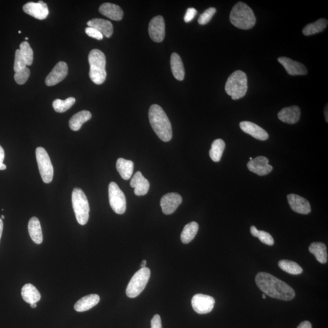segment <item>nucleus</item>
I'll return each instance as SVG.
<instances>
[{
  "mask_svg": "<svg viewBox=\"0 0 328 328\" xmlns=\"http://www.w3.org/2000/svg\"><path fill=\"white\" fill-rule=\"evenodd\" d=\"M19 51L24 57L27 66H31L33 63L34 54L30 45L28 41H24L19 45Z\"/></svg>",
  "mask_w": 328,
  "mask_h": 328,
  "instance_id": "35",
  "label": "nucleus"
},
{
  "mask_svg": "<svg viewBox=\"0 0 328 328\" xmlns=\"http://www.w3.org/2000/svg\"><path fill=\"white\" fill-rule=\"evenodd\" d=\"M324 114H325V118L326 122H327V105H326V109L325 108V111H324Z\"/></svg>",
  "mask_w": 328,
  "mask_h": 328,
  "instance_id": "48",
  "label": "nucleus"
},
{
  "mask_svg": "<svg viewBox=\"0 0 328 328\" xmlns=\"http://www.w3.org/2000/svg\"><path fill=\"white\" fill-rule=\"evenodd\" d=\"M199 230V225L196 222H191L185 226L181 235V242L184 244H188L194 238Z\"/></svg>",
  "mask_w": 328,
  "mask_h": 328,
  "instance_id": "30",
  "label": "nucleus"
},
{
  "mask_svg": "<svg viewBox=\"0 0 328 328\" xmlns=\"http://www.w3.org/2000/svg\"><path fill=\"white\" fill-rule=\"evenodd\" d=\"M248 89V77L241 70L235 71L229 76L225 86L226 92L233 100L245 97Z\"/></svg>",
  "mask_w": 328,
  "mask_h": 328,
  "instance_id": "5",
  "label": "nucleus"
},
{
  "mask_svg": "<svg viewBox=\"0 0 328 328\" xmlns=\"http://www.w3.org/2000/svg\"><path fill=\"white\" fill-rule=\"evenodd\" d=\"M259 230L256 228L255 226H252L251 227V234L255 237H258Z\"/></svg>",
  "mask_w": 328,
  "mask_h": 328,
  "instance_id": "45",
  "label": "nucleus"
},
{
  "mask_svg": "<svg viewBox=\"0 0 328 328\" xmlns=\"http://www.w3.org/2000/svg\"><path fill=\"white\" fill-rule=\"evenodd\" d=\"M289 204L295 212L308 215L311 212L309 201L297 194H290L288 195Z\"/></svg>",
  "mask_w": 328,
  "mask_h": 328,
  "instance_id": "16",
  "label": "nucleus"
},
{
  "mask_svg": "<svg viewBox=\"0 0 328 328\" xmlns=\"http://www.w3.org/2000/svg\"><path fill=\"white\" fill-rule=\"evenodd\" d=\"M29 76H30V70L27 67L25 69L15 73L14 79L16 83L18 84H24L27 82Z\"/></svg>",
  "mask_w": 328,
  "mask_h": 328,
  "instance_id": "38",
  "label": "nucleus"
},
{
  "mask_svg": "<svg viewBox=\"0 0 328 328\" xmlns=\"http://www.w3.org/2000/svg\"><path fill=\"white\" fill-rule=\"evenodd\" d=\"M230 20L235 27L248 30L254 27L256 17L252 9L245 3L238 2L233 6Z\"/></svg>",
  "mask_w": 328,
  "mask_h": 328,
  "instance_id": "3",
  "label": "nucleus"
},
{
  "mask_svg": "<svg viewBox=\"0 0 328 328\" xmlns=\"http://www.w3.org/2000/svg\"><path fill=\"white\" fill-rule=\"evenodd\" d=\"M109 201L114 212L119 215L125 212L126 201L124 193L115 182L109 185Z\"/></svg>",
  "mask_w": 328,
  "mask_h": 328,
  "instance_id": "9",
  "label": "nucleus"
},
{
  "mask_svg": "<svg viewBox=\"0 0 328 328\" xmlns=\"http://www.w3.org/2000/svg\"><path fill=\"white\" fill-rule=\"evenodd\" d=\"M171 72L175 79L179 81L184 79L185 70L183 61L177 53L171 54L170 58Z\"/></svg>",
  "mask_w": 328,
  "mask_h": 328,
  "instance_id": "26",
  "label": "nucleus"
},
{
  "mask_svg": "<svg viewBox=\"0 0 328 328\" xmlns=\"http://www.w3.org/2000/svg\"><path fill=\"white\" fill-rule=\"evenodd\" d=\"M257 238L265 245L272 246L274 244V239L273 237L269 233L263 230L259 232Z\"/></svg>",
  "mask_w": 328,
  "mask_h": 328,
  "instance_id": "39",
  "label": "nucleus"
},
{
  "mask_svg": "<svg viewBox=\"0 0 328 328\" xmlns=\"http://www.w3.org/2000/svg\"><path fill=\"white\" fill-rule=\"evenodd\" d=\"M116 168L123 180H128L132 176L134 163L132 161L119 158L116 162Z\"/></svg>",
  "mask_w": 328,
  "mask_h": 328,
  "instance_id": "28",
  "label": "nucleus"
},
{
  "mask_svg": "<svg viewBox=\"0 0 328 328\" xmlns=\"http://www.w3.org/2000/svg\"><path fill=\"white\" fill-rule=\"evenodd\" d=\"M31 307L32 308H35L37 307V303H32L31 304Z\"/></svg>",
  "mask_w": 328,
  "mask_h": 328,
  "instance_id": "49",
  "label": "nucleus"
},
{
  "mask_svg": "<svg viewBox=\"0 0 328 328\" xmlns=\"http://www.w3.org/2000/svg\"><path fill=\"white\" fill-rule=\"evenodd\" d=\"M3 230V222L1 218H0V240H1L2 233Z\"/></svg>",
  "mask_w": 328,
  "mask_h": 328,
  "instance_id": "46",
  "label": "nucleus"
},
{
  "mask_svg": "<svg viewBox=\"0 0 328 328\" xmlns=\"http://www.w3.org/2000/svg\"><path fill=\"white\" fill-rule=\"evenodd\" d=\"M90 66V77L96 84H101L106 80V57L99 50H93L89 56Z\"/></svg>",
  "mask_w": 328,
  "mask_h": 328,
  "instance_id": "4",
  "label": "nucleus"
},
{
  "mask_svg": "<svg viewBox=\"0 0 328 328\" xmlns=\"http://www.w3.org/2000/svg\"><path fill=\"white\" fill-rule=\"evenodd\" d=\"M18 33H19V34H21V31H19Z\"/></svg>",
  "mask_w": 328,
  "mask_h": 328,
  "instance_id": "54",
  "label": "nucleus"
},
{
  "mask_svg": "<svg viewBox=\"0 0 328 328\" xmlns=\"http://www.w3.org/2000/svg\"><path fill=\"white\" fill-rule=\"evenodd\" d=\"M253 160V159H252L251 157V158H250V161H251V160Z\"/></svg>",
  "mask_w": 328,
  "mask_h": 328,
  "instance_id": "52",
  "label": "nucleus"
},
{
  "mask_svg": "<svg viewBox=\"0 0 328 328\" xmlns=\"http://www.w3.org/2000/svg\"><path fill=\"white\" fill-rule=\"evenodd\" d=\"M328 22L326 19L320 18L313 24L308 25L303 29V34L306 36L320 33L326 29Z\"/></svg>",
  "mask_w": 328,
  "mask_h": 328,
  "instance_id": "31",
  "label": "nucleus"
},
{
  "mask_svg": "<svg viewBox=\"0 0 328 328\" xmlns=\"http://www.w3.org/2000/svg\"><path fill=\"white\" fill-rule=\"evenodd\" d=\"M151 272L147 268H141L129 281L126 290V295L129 298H136L139 296L144 290L149 279L150 278Z\"/></svg>",
  "mask_w": 328,
  "mask_h": 328,
  "instance_id": "7",
  "label": "nucleus"
},
{
  "mask_svg": "<svg viewBox=\"0 0 328 328\" xmlns=\"http://www.w3.org/2000/svg\"><path fill=\"white\" fill-rule=\"evenodd\" d=\"M23 10L26 14L38 19L47 18L49 15L48 5L42 1L28 3L24 6Z\"/></svg>",
  "mask_w": 328,
  "mask_h": 328,
  "instance_id": "14",
  "label": "nucleus"
},
{
  "mask_svg": "<svg viewBox=\"0 0 328 328\" xmlns=\"http://www.w3.org/2000/svg\"><path fill=\"white\" fill-rule=\"evenodd\" d=\"M27 64L26 63L24 57H22L20 51L17 50L15 51V61L14 70L15 73L18 72L19 71L25 69L27 68Z\"/></svg>",
  "mask_w": 328,
  "mask_h": 328,
  "instance_id": "37",
  "label": "nucleus"
},
{
  "mask_svg": "<svg viewBox=\"0 0 328 328\" xmlns=\"http://www.w3.org/2000/svg\"><path fill=\"white\" fill-rule=\"evenodd\" d=\"M301 111L298 106H292L282 109L278 114V118L281 121L289 124H294L299 121Z\"/></svg>",
  "mask_w": 328,
  "mask_h": 328,
  "instance_id": "20",
  "label": "nucleus"
},
{
  "mask_svg": "<svg viewBox=\"0 0 328 328\" xmlns=\"http://www.w3.org/2000/svg\"><path fill=\"white\" fill-rule=\"evenodd\" d=\"M86 34L89 37H92L98 40H102L103 35L100 32L97 30V29L93 28L88 27L85 29Z\"/></svg>",
  "mask_w": 328,
  "mask_h": 328,
  "instance_id": "40",
  "label": "nucleus"
},
{
  "mask_svg": "<svg viewBox=\"0 0 328 328\" xmlns=\"http://www.w3.org/2000/svg\"><path fill=\"white\" fill-rule=\"evenodd\" d=\"M278 61L283 66L287 72L291 76L306 75L308 74L306 67L297 61L286 57H279Z\"/></svg>",
  "mask_w": 328,
  "mask_h": 328,
  "instance_id": "17",
  "label": "nucleus"
},
{
  "mask_svg": "<svg viewBox=\"0 0 328 328\" xmlns=\"http://www.w3.org/2000/svg\"><path fill=\"white\" fill-rule=\"evenodd\" d=\"M146 265H147V261L143 260L142 263H141V267H142V268H145L146 267Z\"/></svg>",
  "mask_w": 328,
  "mask_h": 328,
  "instance_id": "47",
  "label": "nucleus"
},
{
  "mask_svg": "<svg viewBox=\"0 0 328 328\" xmlns=\"http://www.w3.org/2000/svg\"><path fill=\"white\" fill-rule=\"evenodd\" d=\"M25 39H26V40H28V37H26V38H25Z\"/></svg>",
  "mask_w": 328,
  "mask_h": 328,
  "instance_id": "53",
  "label": "nucleus"
},
{
  "mask_svg": "<svg viewBox=\"0 0 328 328\" xmlns=\"http://www.w3.org/2000/svg\"><path fill=\"white\" fill-rule=\"evenodd\" d=\"M278 266L282 271L292 275H299L303 272V269L294 261L282 259L278 262Z\"/></svg>",
  "mask_w": 328,
  "mask_h": 328,
  "instance_id": "33",
  "label": "nucleus"
},
{
  "mask_svg": "<svg viewBox=\"0 0 328 328\" xmlns=\"http://www.w3.org/2000/svg\"><path fill=\"white\" fill-rule=\"evenodd\" d=\"M240 128L243 132L259 141H266L269 138V135L264 129L255 123L243 121L239 123Z\"/></svg>",
  "mask_w": 328,
  "mask_h": 328,
  "instance_id": "18",
  "label": "nucleus"
},
{
  "mask_svg": "<svg viewBox=\"0 0 328 328\" xmlns=\"http://www.w3.org/2000/svg\"><path fill=\"white\" fill-rule=\"evenodd\" d=\"M148 33L152 41L161 43L165 38V22L162 16H157L151 19L149 24Z\"/></svg>",
  "mask_w": 328,
  "mask_h": 328,
  "instance_id": "11",
  "label": "nucleus"
},
{
  "mask_svg": "<svg viewBox=\"0 0 328 328\" xmlns=\"http://www.w3.org/2000/svg\"><path fill=\"white\" fill-rule=\"evenodd\" d=\"M28 231L32 241L37 245H40L43 242V233L37 217H32L28 223Z\"/></svg>",
  "mask_w": 328,
  "mask_h": 328,
  "instance_id": "24",
  "label": "nucleus"
},
{
  "mask_svg": "<svg viewBox=\"0 0 328 328\" xmlns=\"http://www.w3.org/2000/svg\"><path fill=\"white\" fill-rule=\"evenodd\" d=\"M35 155L42 180L46 184L51 183L54 177V168L47 151L43 148L38 147Z\"/></svg>",
  "mask_w": 328,
  "mask_h": 328,
  "instance_id": "8",
  "label": "nucleus"
},
{
  "mask_svg": "<svg viewBox=\"0 0 328 328\" xmlns=\"http://www.w3.org/2000/svg\"><path fill=\"white\" fill-rule=\"evenodd\" d=\"M75 102L76 99L74 97H69L64 100L56 99L53 103V106L55 111L62 113L71 108Z\"/></svg>",
  "mask_w": 328,
  "mask_h": 328,
  "instance_id": "34",
  "label": "nucleus"
},
{
  "mask_svg": "<svg viewBox=\"0 0 328 328\" xmlns=\"http://www.w3.org/2000/svg\"><path fill=\"white\" fill-rule=\"evenodd\" d=\"M72 204L77 222L80 225H85L89 222L90 209L87 197L80 188H75L73 190Z\"/></svg>",
  "mask_w": 328,
  "mask_h": 328,
  "instance_id": "6",
  "label": "nucleus"
},
{
  "mask_svg": "<svg viewBox=\"0 0 328 328\" xmlns=\"http://www.w3.org/2000/svg\"><path fill=\"white\" fill-rule=\"evenodd\" d=\"M226 147L225 142L221 139L214 141L209 151L210 157L214 162L220 161Z\"/></svg>",
  "mask_w": 328,
  "mask_h": 328,
  "instance_id": "32",
  "label": "nucleus"
},
{
  "mask_svg": "<svg viewBox=\"0 0 328 328\" xmlns=\"http://www.w3.org/2000/svg\"><path fill=\"white\" fill-rule=\"evenodd\" d=\"M1 217H2V219H3V220H4V219L5 218V216H4V215H2V216H1Z\"/></svg>",
  "mask_w": 328,
  "mask_h": 328,
  "instance_id": "51",
  "label": "nucleus"
},
{
  "mask_svg": "<svg viewBox=\"0 0 328 328\" xmlns=\"http://www.w3.org/2000/svg\"><path fill=\"white\" fill-rule=\"evenodd\" d=\"M183 201V198L180 194L169 193L162 196L161 200V206L165 215H171L180 206Z\"/></svg>",
  "mask_w": 328,
  "mask_h": 328,
  "instance_id": "12",
  "label": "nucleus"
},
{
  "mask_svg": "<svg viewBox=\"0 0 328 328\" xmlns=\"http://www.w3.org/2000/svg\"><path fill=\"white\" fill-rule=\"evenodd\" d=\"M92 117V113L86 110L76 113L70 120V128L73 131H79L83 123L89 121Z\"/></svg>",
  "mask_w": 328,
  "mask_h": 328,
  "instance_id": "27",
  "label": "nucleus"
},
{
  "mask_svg": "<svg viewBox=\"0 0 328 328\" xmlns=\"http://www.w3.org/2000/svg\"><path fill=\"white\" fill-rule=\"evenodd\" d=\"M100 297L97 294H90L81 298L74 305V310L77 312L89 311L99 303Z\"/></svg>",
  "mask_w": 328,
  "mask_h": 328,
  "instance_id": "23",
  "label": "nucleus"
},
{
  "mask_svg": "<svg viewBox=\"0 0 328 328\" xmlns=\"http://www.w3.org/2000/svg\"><path fill=\"white\" fill-rule=\"evenodd\" d=\"M151 328H162L161 319L160 315L154 316L151 321Z\"/></svg>",
  "mask_w": 328,
  "mask_h": 328,
  "instance_id": "42",
  "label": "nucleus"
},
{
  "mask_svg": "<svg viewBox=\"0 0 328 328\" xmlns=\"http://www.w3.org/2000/svg\"><path fill=\"white\" fill-rule=\"evenodd\" d=\"M309 251L321 264H325L327 263V248L324 243L319 242L312 243L310 246Z\"/></svg>",
  "mask_w": 328,
  "mask_h": 328,
  "instance_id": "29",
  "label": "nucleus"
},
{
  "mask_svg": "<svg viewBox=\"0 0 328 328\" xmlns=\"http://www.w3.org/2000/svg\"><path fill=\"white\" fill-rule=\"evenodd\" d=\"M215 303L214 298L202 294L194 295L191 300L193 310L200 314L210 313L213 310Z\"/></svg>",
  "mask_w": 328,
  "mask_h": 328,
  "instance_id": "10",
  "label": "nucleus"
},
{
  "mask_svg": "<svg viewBox=\"0 0 328 328\" xmlns=\"http://www.w3.org/2000/svg\"><path fill=\"white\" fill-rule=\"evenodd\" d=\"M5 159V151L1 145H0V170H5L6 169V165L3 164Z\"/></svg>",
  "mask_w": 328,
  "mask_h": 328,
  "instance_id": "43",
  "label": "nucleus"
},
{
  "mask_svg": "<svg viewBox=\"0 0 328 328\" xmlns=\"http://www.w3.org/2000/svg\"><path fill=\"white\" fill-rule=\"evenodd\" d=\"M297 328H312V324L308 321H304L299 324Z\"/></svg>",
  "mask_w": 328,
  "mask_h": 328,
  "instance_id": "44",
  "label": "nucleus"
},
{
  "mask_svg": "<svg viewBox=\"0 0 328 328\" xmlns=\"http://www.w3.org/2000/svg\"><path fill=\"white\" fill-rule=\"evenodd\" d=\"M262 297H263V298H264V299H265V298H266V294H263Z\"/></svg>",
  "mask_w": 328,
  "mask_h": 328,
  "instance_id": "50",
  "label": "nucleus"
},
{
  "mask_svg": "<svg viewBox=\"0 0 328 328\" xmlns=\"http://www.w3.org/2000/svg\"><path fill=\"white\" fill-rule=\"evenodd\" d=\"M89 27L97 29L103 37L110 38L113 33V27L111 22L101 18H94L87 23Z\"/></svg>",
  "mask_w": 328,
  "mask_h": 328,
  "instance_id": "22",
  "label": "nucleus"
},
{
  "mask_svg": "<svg viewBox=\"0 0 328 328\" xmlns=\"http://www.w3.org/2000/svg\"><path fill=\"white\" fill-rule=\"evenodd\" d=\"M216 9L215 8H210L206 10L202 14L200 15L198 18V23L201 25H206L209 23L211 19L212 18L213 15H215Z\"/></svg>",
  "mask_w": 328,
  "mask_h": 328,
  "instance_id": "36",
  "label": "nucleus"
},
{
  "mask_svg": "<svg viewBox=\"0 0 328 328\" xmlns=\"http://www.w3.org/2000/svg\"><path fill=\"white\" fill-rule=\"evenodd\" d=\"M255 281L259 290L272 298L290 301L295 296V292L290 286L268 273H258Z\"/></svg>",
  "mask_w": 328,
  "mask_h": 328,
  "instance_id": "1",
  "label": "nucleus"
},
{
  "mask_svg": "<svg viewBox=\"0 0 328 328\" xmlns=\"http://www.w3.org/2000/svg\"><path fill=\"white\" fill-rule=\"evenodd\" d=\"M99 12L105 17L112 20L121 21L123 18V12L119 6L106 3L100 6Z\"/></svg>",
  "mask_w": 328,
  "mask_h": 328,
  "instance_id": "21",
  "label": "nucleus"
},
{
  "mask_svg": "<svg viewBox=\"0 0 328 328\" xmlns=\"http://www.w3.org/2000/svg\"><path fill=\"white\" fill-rule=\"evenodd\" d=\"M23 299L29 304L37 303L40 301L41 295L37 289L32 284L28 283L24 286L21 292Z\"/></svg>",
  "mask_w": 328,
  "mask_h": 328,
  "instance_id": "25",
  "label": "nucleus"
},
{
  "mask_svg": "<svg viewBox=\"0 0 328 328\" xmlns=\"http://www.w3.org/2000/svg\"><path fill=\"white\" fill-rule=\"evenodd\" d=\"M149 121L158 138L164 142L170 141L173 136L170 121L164 110L160 105L154 104L148 112Z\"/></svg>",
  "mask_w": 328,
  "mask_h": 328,
  "instance_id": "2",
  "label": "nucleus"
},
{
  "mask_svg": "<svg viewBox=\"0 0 328 328\" xmlns=\"http://www.w3.org/2000/svg\"><path fill=\"white\" fill-rule=\"evenodd\" d=\"M68 73V67L64 61H59L47 76L45 83L49 86L56 85L65 79Z\"/></svg>",
  "mask_w": 328,
  "mask_h": 328,
  "instance_id": "13",
  "label": "nucleus"
},
{
  "mask_svg": "<svg viewBox=\"0 0 328 328\" xmlns=\"http://www.w3.org/2000/svg\"><path fill=\"white\" fill-rule=\"evenodd\" d=\"M130 186L135 188V193L137 196H144L150 189V183L141 171H137L132 179Z\"/></svg>",
  "mask_w": 328,
  "mask_h": 328,
  "instance_id": "19",
  "label": "nucleus"
},
{
  "mask_svg": "<svg viewBox=\"0 0 328 328\" xmlns=\"http://www.w3.org/2000/svg\"><path fill=\"white\" fill-rule=\"evenodd\" d=\"M248 168L250 171L259 176L267 175L273 170L272 165L269 164L268 159L261 156L250 161L248 163Z\"/></svg>",
  "mask_w": 328,
  "mask_h": 328,
  "instance_id": "15",
  "label": "nucleus"
},
{
  "mask_svg": "<svg viewBox=\"0 0 328 328\" xmlns=\"http://www.w3.org/2000/svg\"><path fill=\"white\" fill-rule=\"evenodd\" d=\"M197 11L195 9L193 8H188L187 10L186 15L184 16L185 22H190L194 17H195Z\"/></svg>",
  "mask_w": 328,
  "mask_h": 328,
  "instance_id": "41",
  "label": "nucleus"
}]
</instances>
